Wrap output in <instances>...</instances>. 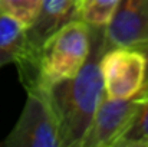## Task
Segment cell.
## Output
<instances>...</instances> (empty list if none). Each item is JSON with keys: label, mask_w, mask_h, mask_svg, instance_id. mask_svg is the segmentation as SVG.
<instances>
[{"label": "cell", "mask_w": 148, "mask_h": 147, "mask_svg": "<svg viewBox=\"0 0 148 147\" xmlns=\"http://www.w3.org/2000/svg\"><path fill=\"white\" fill-rule=\"evenodd\" d=\"M103 52V28H92V48L82 69L65 79L33 92L43 95L56 120L63 147H79V143L105 97L99 58Z\"/></svg>", "instance_id": "obj_1"}, {"label": "cell", "mask_w": 148, "mask_h": 147, "mask_svg": "<svg viewBox=\"0 0 148 147\" xmlns=\"http://www.w3.org/2000/svg\"><path fill=\"white\" fill-rule=\"evenodd\" d=\"M91 48L92 26L75 19L49 36L33 58L16 63L20 81L27 92H39L71 79L88 61Z\"/></svg>", "instance_id": "obj_2"}, {"label": "cell", "mask_w": 148, "mask_h": 147, "mask_svg": "<svg viewBox=\"0 0 148 147\" xmlns=\"http://www.w3.org/2000/svg\"><path fill=\"white\" fill-rule=\"evenodd\" d=\"M105 95L114 99L138 97L147 87L148 58L143 49L112 48L99 58Z\"/></svg>", "instance_id": "obj_3"}, {"label": "cell", "mask_w": 148, "mask_h": 147, "mask_svg": "<svg viewBox=\"0 0 148 147\" xmlns=\"http://www.w3.org/2000/svg\"><path fill=\"white\" fill-rule=\"evenodd\" d=\"M0 147H63L56 120L43 95L27 92L16 126Z\"/></svg>", "instance_id": "obj_4"}, {"label": "cell", "mask_w": 148, "mask_h": 147, "mask_svg": "<svg viewBox=\"0 0 148 147\" xmlns=\"http://www.w3.org/2000/svg\"><path fill=\"white\" fill-rule=\"evenodd\" d=\"M140 95L131 99L103 97L94 114L79 147H112L127 131L138 107Z\"/></svg>", "instance_id": "obj_5"}, {"label": "cell", "mask_w": 148, "mask_h": 147, "mask_svg": "<svg viewBox=\"0 0 148 147\" xmlns=\"http://www.w3.org/2000/svg\"><path fill=\"white\" fill-rule=\"evenodd\" d=\"M148 48V0H119L103 28V50Z\"/></svg>", "instance_id": "obj_6"}, {"label": "cell", "mask_w": 148, "mask_h": 147, "mask_svg": "<svg viewBox=\"0 0 148 147\" xmlns=\"http://www.w3.org/2000/svg\"><path fill=\"white\" fill-rule=\"evenodd\" d=\"M75 19H79L78 0H40L33 22L26 28L23 50L16 63L33 58L49 36Z\"/></svg>", "instance_id": "obj_7"}, {"label": "cell", "mask_w": 148, "mask_h": 147, "mask_svg": "<svg viewBox=\"0 0 148 147\" xmlns=\"http://www.w3.org/2000/svg\"><path fill=\"white\" fill-rule=\"evenodd\" d=\"M26 39V26L17 19L0 12V68L16 63Z\"/></svg>", "instance_id": "obj_8"}, {"label": "cell", "mask_w": 148, "mask_h": 147, "mask_svg": "<svg viewBox=\"0 0 148 147\" xmlns=\"http://www.w3.org/2000/svg\"><path fill=\"white\" fill-rule=\"evenodd\" d=\"M118 3L119 0H82L79 3V19L92 28H105Z\"/></svg>", "instance_id": "obj_9"}, {"label": "cell", "mask_w": 148, "mask_h": 147, "mask_svg": "<svg viewBox=\"0 0 148 147\" xmlns=\"http://www.w3.org/2000/svg\"><path fill=\"white\" fill-rule=\"evenodd\" d=\"M119 141L148 144V90L140 94L137 111Z\"/></svg>", "instance_id": "obj_10"}, {"label": "cell", "mask_w": 148, "mask_h": 147, "mask_svg": "<svg viewBox=\"0 0 148 147\" xmlns=\"http://www.w3.org/2000/svg\"><path fill=\"white\" fill-rule=\"evenodd\" d=\"M39 4L40 0H0V12L17 19L27 28L33 22Z\"/></svg>", "instance_id": "obj_11"}, {"label": "cell", "mask_w": 148, "mask_h": 147, "mask_svg": "<svg viewBox=\"0 0 148 147\" xmlns=\"http://www.w3.org/2000/svg\"><path fill=\"white\" fill-rule=\"evenodd\" d=\"M112 147H148V144H140V143H130V141H118Z\"/></svg>", "instance_id": "obj_12"}, {"label": "cell", "mask_w": 148, "mask_h": 147, "mask_svg": "<svg viewBox=\"0 0 148 147\" xmlns=\"http://www.w3.org/2000/svg\"><path fill=\"white\" fill-rule=\"evenodd\" d=\"M78 1H79V3H81V1H82V0H78Z\"/></svg>", "instance_id": "obj_13"}, {"label": "cell", "mask_w": 148, "mask_h": 147, "mask_svg": "<svg viewBox=\"0 0 148 147\" xmlns=\"http://www.w3.org/2000/svg\"><path fill=\"white\" fill-rule=\"evenodd\" d=\"M145 88H147V90H148V85H147V87H145Z\"/></svg>", "instance_id": "obj_14"}]
</instances>
